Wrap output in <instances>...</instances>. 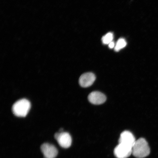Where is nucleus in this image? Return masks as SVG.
<instances>
[{"label": "nucleus", "mask_w": 158, "mask_h": 158, "mask_svg": "<svg viewBox=\"0 0 158 158\" xmlns=\"http://www.w3.org/2000/svg\"><path fill=\"white\" fill-rule=\"evenodd\" d=\"M54 137L61 147L68 148L72 145V137L70 134L67 132L63 131L56 133L55 134Z\"/></svg>", "instance_id": "obj_3"}, {"label": "nucleus", "mask_w": 158, "mask_h": 158, "mask_svg": "<svg viewBox=\"0 0 158 158\" xmlns=\"http://www.w3.org/2000/svg\"><path fill=\"white\" fill-rule=\"evenodd\" d=\"M31 107V102L26 99L17 101L13 105L12 110L14 114L18 117H25Z\"/></svg>", "instance_id": "obj_2"}, {"label": "nucleus", "mask_w": 158, "mask_h": 158, "mask_svg": "<svg viewBox=\"0 0 158 158\" xmlns=\"http://www.w3.org/2000/svg\"><path fill=\"white\" fill-rule=\"evenodd\" d=\"M41 150L45 158H55L58 154L56 148L48 143L43 144L41 146Z\"/></svg>", "instance_id": "obj_5"}, {"label": "nucleus", "mask_w": 158, "mask_h": 158, "mask_svg": "<svg viewBox=\"0 0 158 158\" xmlns=\"http://www.w3.org/2000/svg\"><path fill=\"white\" fill-rule=\"evenodd\" d=\"M113 37V33L111 32L108 33L102 37V42L104 44H109L110 42H112Z\"/></svg>", "instance_id": "obj_10"}, {"label": "nucleus", "mask_w": 158, "mask_h": 158, "mask_svg": "<svg viewBox=\"0 0 158 158\" xmlns=\"http://www.w3.org/2000/svg\"><path fill=\"white\" fill-rule=\"evenodd\" d=\"M136 141L133 134L129 131H125L120 134L118 142L120 144L132 148Z\"/></svg>", "instance_id": "obj_6"}, {"label": "nucleus", "mask_w": 158, "mask_h": 158, "mask_svg": "<svg viewBox=\"0 0 158 158\" xmlns=\"http://www.w3.org/2000/svg\"><path fill=\"white\" fill-rule=\"evenodd\" d=\"M126 44L127 43L125 40L123 39H119L116 43L114 50L116 52H118L120 49L124 48L126 46Z\"/></svg>", "instance_id": "obj_9"}, {"label": "nucleus", "mask_w": 158, "mask_h": 158, "mask_svg": "<svg viewBox=\"0 0 158 158\" xmlns=\"http://www.w3.org/2000/svg\"><path fill=\"white\" fill-rule=\"evenodd\" d=\"M150 149L148 143L143 138L136 140L133 147L132 154L137 158H143L149 155Z\"/></svg>", "instance_id": "obj_1"}, {"label": "nucleus", "mask_w": 158, "mask_h": 158, "mask_svg": "<svg viewBox=\"0 0 158 158\" xmlns=\"http://www.w3.org/2000/svg\"><path fill=\"white\" fill-rule=\"evenodd\" d=\"M88 99L90 103L95 105L103 104L106 100L105 95L102 93L93 92L89 95Z\"/></svg>", "instance_id": "obj_8"}, {"label": "nucleus", "mask_w": 158, "mask_h": 158, "mask_svg": "<svg viewBox=\"0 0 158 158\" xmlns=\"http://www.w3.org/2000/svg\"><path fill=\"white\" fill-rule=\"evenodd\" d=\"M96 80V77L92 73H87L82 74L79 80L80 85L83 88H87L91 86Z\"/></svg>", "instance_id": "obj_7"}, {"label": "nucleus", "mask_w": 158, "mask_h": 158, "mask_svg": "<svg viewBox=\"0 0 158 158\" xmlns=\"http://www.w3.org/2000/svg\"><path fill=\"white\" fill-rule=\"evenodd\" d=\"M114 153L117 158H127L132 154V148L118 143L114 149Z\"/></svg>", "instance_id": "obj_4"}, {"label": "nucleus", "mask_w": 158, "mask_h": 158, "mask_svg": "<svg viewBox=\"0 0 158 158\" xmlns=\"http://www.w3.org/2000/svg\"><path fill=\"white\" fill-rule=\"evenodd\" d=\"M114 46V43L113 41H112L110 42L109 44V47L110 48H113Z\"/></svg>", "instance_id": "obj_11"}]
</instances>
